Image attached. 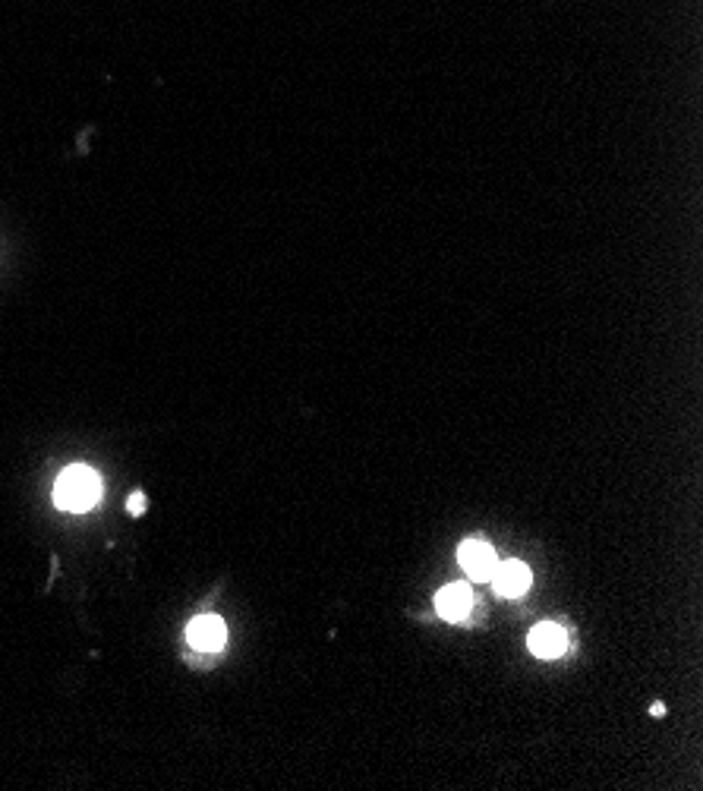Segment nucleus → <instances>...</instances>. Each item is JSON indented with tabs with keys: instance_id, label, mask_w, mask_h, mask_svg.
Instances as JSON below:
<instances>
[{
	"instance_id": "1",
	"label": "nucleus",
	"mask_w": 703,
	"mask_h": 791,
	"mask_svg": "<svg viewBox=\"0 0 703 791\" xmlns=\"http://www.w3.org/2000/svg\"><path fill=\"white\" fill-rule=\"evenodd\" d=\"M101 492H105V486H101V476L92 467L73 464V467H67L64 473L57 476L54 502H57V508H64V511H89V508L98 505Z\"/></svg>"
},
{
	"instance_id": "2",
	"label": "nucleus",
	"mask_w": 703,
	"mask_h": 791,
	"mask_svg": "<svg viewBox=\"0 0 703 791\" xmlns=\"http://www.w3.org/2000/svg\"><path fill=\"white\" fill-rule=\"evenodd\" d=\"M186 640L199 653H218L227 643V624L218 615H196L186 628Z\"/></svg>"
},
{
	"instance_id": "3",
	"label": "nucleus",
	"mask_w": 703,
	"mask_h": 791,
	"mask_svg": "<svg viewBox=\"0 0 703 791\" xmlns=\"http://www.w3.org/2000/svg\"><path fill=\"white\" fill-rule=\"evenodd\" d=\"M458 561H461V568L473 580H489L495 565H499V558H495L492 546L483 543V539H467V543L458 549Z\"/></svg>"
},
{
	"instance_id": "4",
	"label": "nucleus",
	"mask_w": 703,
	"mask_h": 791,
	"mask_svg": "<svg viewBox=\"0 0 703 791\" xmlns=\"http://www.w3.org/2000/svg\"><path fill=\"white\" fill-rule=\"evenodd\" d=\"M492 587L505 599H518L530 590V568L524 561H505V565H495L492 571Z\"/></svg>"
},
{
	"instance_id": "5",
	"label": "nucleus",
	"mask_w": 703,
	"mask_h": 791,
	"mask_svg": "<svg viewBox=\"0 0 703 791\" xmlns=\"http://www.w3.org/2000/svg\"><path fill=\"white\" fill-rule=\"evenodd\" d=\"M565 647H568V634H565V628H558V624H552V621L536 624V628L530 631V650L540 659L562 656Z\"/></svg>"
},
{
	"instance_id": "6",
	"label": "nucleus",
	"mask_w": 703,
	"mask_h": 791,
	"mask_svg": "<svg viewBox=\"0 0 703 791\" xmlns=\"http://www.w3.org/2000/svg\"><path fill=\"white\" fill-rule=\"evenodd\" d=\"M470 606H473V593L467 584H448L436 596V609L445 621H464L470 615Z\"/></svg>"
},
{
	"instance_id": "7",
	"label": "nucleus",
	"mask_w": 703,
	"mask_h": 791,
	"mask_svg": "<svg viewBox=\"0 0 703 791\" xmlns=\"http://www.w3.org/2000/svg\"><path fill=\"white\" fill-rule=\"evenodd\" d=\"M127 508H130V514H133V517H139L142 511H146V495H142V492L130 495V502H127Z\"/></svg>"
},
{
	"instance_id": "8",
	"label": "nucleus",
	"mask_w": 703,
	"mask_h": 791,
	"mask_svg": "<svg viewBox=\"0 0 703 791\" xmlns=\"http://www.w3.org/2000/svg\"><path fill=\"white\" fill-rule=\"evenodd\" d=\"M650 713H653V716H663V713H666V706H663V703H653V710H650Z\"/></svg>"
}]
</instances>
